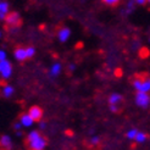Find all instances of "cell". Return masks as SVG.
I'll return each mask as SVG.
<instances>
[{"instance_id":"cell-1","label":"cell","mask_w":150,"mask_h":150,"mask_svg":"<svg viewBox=\"0 0 150 150\" xmlns=\"http://www.w3.org/2000/svg\"><path fill=\"white\" fill-rule=\"evenodd\" d=\"M48 144L47 137H44L39 131H32L26 137V145L28 150H44Z\"/></svg>"},{"instance_id":"cell-2","label":"cell","mask_w":150,"mask_h":150,"mask_svg":"<svg viewBox=\"0 0 150 150\" xmlns=\"http://www.w3.org/2000/svg\"><path fill=\"white\" fill-rule=\"evenodd\" d=\"M5 23L7 27H12V28H18L22 23V20L20 13L16 11H12V12H7L6 17H5Z\"/></svg>"},{"instance_id":"cell-3","label":"cell","mask_w":150,"mask_h":150,"mask_svg":"<svg viewBox=\"0 0 150 150\" xmlns=\"http://www.w3.org/2000/svg\"><path fill=\"white\" fill-rule=\"evenodd\" d=\"M136 104L139 108L146 109L150 105V95L146 92H137L136 93Z\"/></svg>"},{"instance_id":"cell-4","label":"cell","mask_w":150,"mask_h":150,"mask_svg":"<svg viewBox=\"0 0 150 150\" xmlns=\"http://www.w3.org/2000/svg\"><path fill=\"white\" fill-rule=\"evenodd\" d=\"M12 73V65L10 61H7V60H1L0 61V76H1L4 79H7L10 78Z\"/></svg>"},{"instance_id":"cell-5","label":"cell","mask_w":150,"mask_h":150,"mask_svg":"<svg viewBox=\"0 0 150 150\" xmlns=\"http://www.w3.org/2000/svg\"><path fill=\"white\" fill-rule=\"evenodd\" d=\"M28 114H29V116L32 117V120L34 122H40L42 118H43V109L39 108V106H37V105H34V106L29 108Z\"/></svg>"},{"instance_id":"cell-6","label":"cell","mask_w":150,"mask_h":150,"mask_svg":"<svg viewBox=\"0 0 150 150\" xmlns=\"http://www.w3.org/2000/svg\"><path fill=\"white\" fill-rule=\"evenodd\" d=\"M15 59L17 60L20 62H23L25 60H27V52H26V48H22V47H18L15 49Z\"/></svg>"},{"instance_id":"cell-7","label":"cell","mask_w":150,"mask_h":150,"mask_svg":"<svg viewBox=\"0 0 150 150\" xmlns=\"http://www.w3.org/2000/svg\"><path fill=\"white\" fill-rule=\"evenodd\" d=\"M0 148H3L5 150L12 149V140L9 136H1V138H0Z\"/></svg>"},{"instance_id":"cell-8","label":"cell","mask_w":150,"mask_h":150,"mask_svg":"<svg viewBox=\"0 0 150 150\" xmlns=\"http://www.w3.org/2000/svg\"><path fill=\"white\" fill-rule=\"evenodd\" d=\"M20 122H21V125L23 127H31L34 121H33L32 117L29 116V114L27 112V114H21L20 115Z\"/></svg>"},{"instance_id":"cell-9","label":"cell","mask_w":150,"mask_h":150,"mask_svg":"<svg viewBox=\"0 0 150 150\" xmlns=\"http://www.w3.org/2000/svg\"><path fill=\"white\" fill-rule=\"evenodd\" d=\"M70 34H71V31L67 27H64V28H61L59 31V33H57V37H59V39H60V42H66L67 39L70 38Z\"/></svg>"},{"instance_id":"cell-10","label":"cell","mask_w":150,"mask_h":150,"mask_svg":"<svg viewBox=\"0 0 150 150\" xmlns=\"http://www.w3.org/2000/svg\"><path fill=\"white\" fill-rule=\"evenodd\" d=\"M123 100V96L121 94H117V93H112L110 96H109V104H116V105H120Z\"/></svg>"},{"instance_id":"cell-11","label":"cell","mask_w":150,"mask_h":150,"mask_svg":"<svg viewBox=\"0 0 150 150\" xmlns=\"http://www.w3.org/2000/svg\"><path fill=\"white\" fill-rule=\"evenodd\" d=\"M9 12V4L6 1H0V20H5Z\"/></svg>"},{"instance_id":"cell-12","label":"cell","mask_w":150,"mask_h":150,"mask_svg":"<svg viewBox=\"0 0 150 150\" xmlns=\"http://www.w3.org/2000/svg\"><path fill=\"white\" fill-rule=\"evenodd\" d=\"M139 92H150V77H144L143 79V83H142V88Z\"/></svg>"},{"instance_id":"cell-13","label":"cell","mask_w":150,"mask_h":150,"mask_svg":"<svg viewBox=\"0 0 150 150\" xmlns=\"http://www.w3.org/2000/svg\"><path fill=\"white\" fill-rule=\"evenodd\" d=\"M13 92H15L13 87H11V86H9V84H6V86L3 88V95L5 96V98H10V96H12Z\"/></svg>"},{"instance_id":"cell-14","label":"cell","mask_w":150,"mask_h":150,"mask_svg":"<svg viewBox=\"0 0 150 150\" xmlns=\"http://www.w3.org/2000/svg\"><path fill=\"white\" fill-rule=\"evenodd\" d=\"M146 139H148V134L144 133V132H142V131H140V132L138 131L136 138H134V140H137L138 143H143V142H145Z\"/></svg>"},{"instance_id":"cell-15","label":"cell","mask_w":150,"mask_h":150,"mask_svg":"<svg viewBox=\"0 0 150 150\" xmlns=\"http://www.w3.org/2000/svg\"><path fill=\"white\" fill-rule=\"evenodd\" d=\"M60 71H61V65L55 64V65H52L51 70H50V73H51V76H57V74L60 73Z\"/></svg>"},{"instance_id":"cell-16","label":"cell","mask_w":150,"mask_h":150,"mask_svg":"<svg viewBox=\"0 0 150 150\" xmlns=\"http://www.w3.org/2000/svg\"><path fill=\"white\" fill-rule=\"evenodd\" d=\"M120 1H121V0H103V3H104L105 5L110 6V7H115V6H117V5L120 4Z\"/></svg>"},{"instance_id":"cell-17","label":"cell","mask_w":150,"mask_h":150,"mask_svg":"<svg viewBox=\"0 0 150 150\" xmlns=\"http://www.w3.org/2000/svg\"><path fill=\"white\" fill-rule=\"evenodd\" d=\"M26 52H27V59H32L35 54V49L33 47H28L26 48Z\"/></svg>"},{"instance_id":"cell-18","label":"cell","mask_w":150,"mask_h":150,"mask_svg":"<svg viewBox=\"0 0 150 150\" xmlns=\"http://www.w3.org/2000/svg\"><path fill=\"white\" fill-rule=\"evenodd\" d=\"M137 133H138V129H129L128 132H127L126 137L128 139H134V138H136V136H137Z\"/></svg>"},{"instance_id":"cell-19","label":"cell","mask_w":150,"mask_h":150,"mask_svg":"<svg viewBox=\"0 0 150 150\" xmlns=\"http://www.w3.org/2000/svg\"><path fill=\"white\" fill-rule=\"evenodd\" d=\"M110 110L112 112H115V114H117V112L121 111V108H120V105H116V104H110Z\"/></svg>"},{"instance_id":"cell-20","label":"cell","mask_w":150,"mask_h":150,"mask_svg":"<svg viewBox=\"0 0 150 150\" xmlns=\"http://www.w3.org/2000/svg\"><path fill=\"white\" fill-rule=\"evenodd\" d=\"M91 143H92V145H98L100 143V138L99 137H93L91 139Z\"/></svg>"},{"instance_id":"cell-21","label":"cell","mask_w":150,"mask_h":150,"mask_svg":"<svg viewBox=\"0 0 150 150\" xmlns=\"http://www.w3.org/2000/svg\"><path fill=\"white\" fill-rule=\"evenodd\" d=\"M6 59V52L4 50H0V61L1 60H5Z\"/></svg>"},{"instance_id":"cell-22","label":"cell","mask_w":150,"mask_h":150,"mask_svg":"<svg viewBox=\"0 0 150 150\" xmlns=\"http://www.w3.org/2000/svg\"><path fill=\"white\" fill-rule=\"evenodd\" d=\"M21 127H23V126L21 125V122H18V123L15 125V129H16V131H20V129H21Z\"/></svg>"},{"instance_id":"cell-23","label":"cell","mask_w":150,"mask_h":150,"mask_svg":"<svg viewBox=\"0 0 150 150\" xmlns=\"http://www.w3.org/2000/svg\"><path fill=\"white\" fill-rule=\"evenodd\" d=\"M136 1H137L138 4H140V5H145V4L148 3V0H136Z\"/></svg>"},{"instance_id":"cell-24","label":"cell","mask_w":150,"mask_h":150,"mask_svg":"<svg viewBox=\"0 0 150 150\" xmlns=\"http://www.w3.org/2000/svg\"><path fill=\"white\" fill-rule=\"evenodd\" d=\"M120 74H121V76H122V71H121V70H116V76L118 77Z\"/></svg>"},{"instance_id":"cell-25","label":"cell","mask_w":150,"mask_h":150,"mask_svg":"<svg viewBox=\"0 0 150 150\" xmlns=\"http://www.w3.org/2000/svg\"><path fill=\"white\" fill-rule=\"evenodd\" d=\"M44 127H45V123H44V122H40V128H44Z\"/></svg>"},{"instance_id":"cell-26","label":"cell","mask_w":150,"mask_h":150,"mask_svg":"<svg viewBox=\"0 0 150 150\" xmlns=\"http://www.w3.org/2000/svg\"><path fill=\"white\" fill-rule=\"evenodd\" d=\"M148 3H150V0H148Z\"/></svg>"},{"instance_id":"cell-27","label":"cell","mask_w":150,"mask_h":150,"mask_svg":"<svg viewBox=\"0 0 150 150\" xmlns=\"http://www.w3.org/2000/svg\"><path fill=\"white\" fill-rule=\"evenodd\" d=\"M0 37H1V33H0Z\"/></svg>"}]
</instances>
